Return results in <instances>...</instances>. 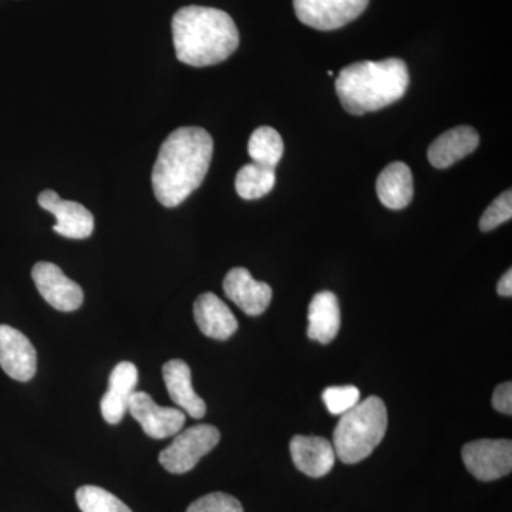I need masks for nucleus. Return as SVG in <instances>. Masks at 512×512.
I'll use <instances>...</instances> for the list:
<instances>
[{"label":"nucleus","instance_id":"9b49d317","mask_svg":"<svg viewBox=\"0 0 512 512\" xmlns=\"http://www.w3.org/2000/svg\"><path fill=\"white\" fill-rule=\"evenodd\" d=\"M0 367L18 382H29L37 369L36 349L20 330L0 325Z\"/></svg>","mask_w":512,"mask_h":512},{"label":"nucleus","instance_id":"6ab92c4d","mask_svg":"<svg viewBox=\"0 0 512 512\" xmlns=\"http://www.w3.org/2000/svg\"><path fill=\"white\" fill-rule=\"evenodd\" d=\"M309 339L328 345L338 336L340 308L335 293L323 291L313 296L308 312Z\"/></svg>","mask_w":512,"mask_h":512},{"label":"nucleus","instance_id":"423d86ee","mask_svg":"<svg viewBox=\"0 0 512 512\" xmlns=\"http://www.w3.org/2000/svg\"><path fill=\"white\" fill-rule=\"evenodd\" d=\"M370 0H293L296 16L316 30H336L359 18Z\"/></svg>","mask_w":512,"mask_h":512},{"label":"nucleus","instance_id":"dca6fc26","mask_svg":"<svg viewBox=\"0 0 512 512\" xmlns=\"http://www.w3.org/2000/svg\"><path fill=\"white\" fill-rule=\"evenodd\" d=\"M480 144V136L476 128L460 126L451 128L431 143L427 157L433 167L444 170L457 161L463 160L468 154L474 153Z\"/></svg>","mask_w":512,"mask_h":512},{"label":"nucleus","instance_id":"6e6552de","mask_svg":"<svg viewBox=\"0 0 512 512\" xmlns=\"http://www.w3.org/2000/svg\"><path fill=\"white\" fill-rule=\"evenodd\" d=\"M32 278L43 299L57 311L73 312L83 305V289L52 262H37Z\"/></svg>","mask_w":512,"mask_h":512},{"label":"nucleus","instance_id":"20e7f679","mask_svg":"<svg viewBox=\"0 0 512 512\" xmlns=\"http://www.w3.org/2000/svg\"><path fill=\"white\" fill-rule=\"evenodd\" d=\"M387 420L386 404L377 396L367 397L342 414L333 433L336 457L345 464L365 460L382 443Z\"/></svg>","mask_w":512,"mask_h":512},{"label":"nucleus","instance_id":"bb28decb","mask_svg":"<svg viewBox=\"0 0 512 512\" xmlns=\"http://www.w3.org/2000/svg\"><path fill=\"white\" fill-rule=\"evenodd\" d=\"M497 292L500 293L501 296H505V298H511L512 295V271L508 269L507 272L503 276H501L500 281H498Z\"/></svg>","mask_w":512,"mask_h":512},{"label":"nucleus","instance_id":"0eeeda50","mask_svg":"<svg viewBox=\"0 0 512 512\" xmlns=\"http://www.w3.org/2000/svg\"><path fill=\"white\" fill-rule=\"evenodd\" d=\"M467 470L480 481H495L512 471L511 440H477L463 448Z\"/></svg>","mask_w":512,"mask_h":512},{"label":"nucleus","instance_id":"412c9836","mask_svg":"<svg viewBox=\"0 0 512 512\" xmlns=\"http://www.w3.org/2000/svg\"><path fill=\"white\" fill-rule=\"evenodd\" d=\"M248 153L255 164L275 170L284 156V141L281 134L268 126L256 128L249 138Z\"/></svg>","mask_w":512,"mask_h":512},{"label":"nucleus","instance_id":"f8f14e48","mask_svg":"<svg viewBox=\"0 0 512 512\" xmlns=\"http://www.w3.org/2000/svg\"><path fill=\"white\" fill-rule=\"evenodd\" d=\"M225 295L248 316L262 315L272 301V288L256 281L248 269L234 268L224 279Z\"/></svg>","mask_w":512,"mask_h":512},{"label":"nucleus","instance_id":"5701e85b","mask_svg":"<svg viewBox=\"0 0 512 512\" xmlns=\"http://www.w3.org/2000/svg\"><path fill=\"white\" fill-rule=\"evenodd\" d=\"M323 402L328 407L329 413H348L360 402V390L355 386H332L323 392Z\"/></svg>","mask_w":512,"mask_h":512},{"label":"nucleus","instance_id":"a211bd4d","mask_svg":"<svg viewBox=\"0 0 512 512\" xmlns=\"http://www.w3.org/2000/svg\"><path fill=\"white\" fill-rule=\"evenodd\" d=\"M377 197L390 210H403L413 200V174L409 165L392 163L377 177Z\"/></svg>","mask_w":512,"mask_h":512},{"label":"nucleus","instance_id":"b1692460","mask_svg":"<svg viewBox=\"0 0 512 512\" xmlns=\"http://www.w3.org/2000/svg\"><path fill=\"white\" fill-rule=\"evenodd\" d=\"M512 218V194L511 190L504 191L500 197L491 202L490 207L484 211L480 220V229L483 232H490L500 227L504 222Z\"/></svg>","mask_w":512,"mask_h":512},{"label":"nucleus","instance_id":"f257e3e1","mask_svg":"<svg viewBox=\"0 0 512 512\" xmlns=\"http://www.w3.org/2000/svg\"><path fill=\"white\" fill-rule=\"evenodd\" d=\"M214 141L201 127H180L161 144L154 164V194L164 207L183 204L204 181L210 168Z\"/></svg>","mask_w":512,"mask_h":512},{"label":"nucleus","instance_id":"1a4fd4ad","mask_svg":"<svg viewBox=\"0 0 512 512\" xmlns=\"http://www.w3.org/2000/svg\"><path fill=\"white\" fill-rule=\"evenodd\" d=\"M127 410L151 439L161 440L175 436L185 424L184 412L173 407L158 406L146 392H134Z\"/></svg>","mask_w":512,"mask_h":512},{"label":"nucleus","instance_id":"f03ea898","mask_svg":"<svg viewBox=\"0 0 512 512\" xmlns=\"http://www.w3.org/2000/svg\"><path fill=\"white\" fill-rule=\"evenodd\" d=\"M171 26L177 59L188 66L222 63L239 46L237 25L224 10L185 6L175 13Z\"/></svg>","mask_w":512,"mask_h":512},{"label":"nucleus","instance_id":"4be33fe9","mask_svg":"<svg viewBox=\"0 0 512 512\" xmlns=\"http://www.w3.org/2000/svg\"><path fill=\"white\" fill-rule=\"evenodd\" d=\"M76 501L82 512H133L116 495L96 485L80 487Z\"/></svg>","mask_w":512,"mask_h":512},{"label":"nucleus","instance_id":"2eb2a0df","mask_svg":"<svg viewBox=\"0 0 512 512\" xmlns=\"http://www.w3.org/2000/svg\"><path fill=\"white\" fill-rule=\"evenodd\" d=\"M194 318L201 332L211 339L227 340L238 329L234 313L215 293L207 292L198 296L194 303Z\"/></svg>","mask_w":512,"mask_h":512},{"label":"nucleus","instance_id":"393cba45","mask_svg":"<svg viewBox=\"0 0 512 512\" xmlns=\"http://www.w3.org/2000/svg\"><path fill=\"white\" fill-rule=\"evenodd\" d=\"M187 512H244V508L232 495L211 493L194 501Z\"/></svg>","mask_w":512,"mask_h":512},{"label":"nucleus","instance_id":"7ed1b4c3","mask_svg":"<svg viewBox=\"0 0 512 512\" xmlns=\"http://www.w3.org/2000/svg\"><path fill=\"white\" fill-rule=\"evenodd\" d=\"M409 83L407 64L393 57L343 67L336 77L335 87L343 109L353 116H363L402 99Z\"/></svg>","mask_w":512,"mask_h":512},{"label":"nucleus","instance_id":"39448f33","mask_svg":"<svg viewBox=\"0 0 512 512\" xmlns=\"http://www.w3.org/2000/svg\"><path fill=\"white\" fill-rule=\"evenodd\" d=\"M221 433L210 424H198L178 433L160 453V464L171 474H185L220 443Z\"/></svg>","mask_w":512,"mask_h":512},{"label":"nucleus","instance_id":"4468645a","mask_svg":"<svg viewBox=\"0 0 512 512\" xmlns=\"http://www.w3.org/2000/svg\"><path fill=\"white\" fill-rule=\"evenodd\" d=\"M137 383L138 370L134 363L121 362L114 367L109 379V390L100 403L101 414L107 423L119 424L123 420Z\"/></svg>","mask_w":512,"mask_h":512},{"label":"nucleus","instance_id":"a878e982","mask_svg":"<svg viewBox=\"0 0 512 512\" xmlns=\"http://www.w3.org/2000/svg\"><path fill=\"white\" fill-rule=\"evenodd\" d=\"M493 407L498 412L511 416L512 414V383L500 384L493 394Z\"/></svg>","mask_w":512,"mask_h":512},{"label":"nucleus","instance_id":"9d476101","mask_svg":"<svg viewBox=\"0 0 512 512\" xmlns=\"http://www.w3.org/2000/svg\"><path fill=\"white\" fill-rule=\"evenodd\" d=\"M37 202L43 210L56 218L57 222L53 229L62 237L84 239L93 234V214L79 202L63 200L52 190L43 191Z\"/></svg>","mask_w":512,"mask_h":512},{"label":"nucleus","instance_id":"aec40b11","mask_svg":"<svg viewBox=\"0 0 512 512\" xmlns=\"http://www.w3.org/2000/svg\"><path fill=\"white\" fill-rule=\"evenodd\" d=\"M276 174L274 168L251 163L244 165L235 178V188L244 200H259L274 190Z\"/></svg>","mask_w":512,"mask_h":512},{"label":"nucleus","instance_id":"ddd939ff","mask_svg":"<svg viewBox=\"0 0 512 512\" xmlns=\"http://www.w3.org/2000/svg\"><path fill=\"white\" fill-rule=\"evenodd\" d=\"M289 450L293 464L306 476L325 477L335 466V448L323 437L295 436L289 444Z\"/></svg>","mask_w":512,"mask_h":512},{"label":"nucleus","instance_id":"f3484780","mask_svg":"<svg viewBox=\"0 0 512 512\" xmlns=\"http://www.w3.org/2000/svg\"><path fill=\"white\" fill-rule=\"evenodd\" d=\"M163 377L171 400L192 419H202L207 413V404L192 387L190 366L184 360H170L163 366Z\"/></svg>","mask_w":512,"mask_h":512}]
</instances>
